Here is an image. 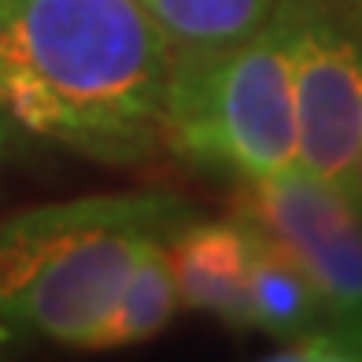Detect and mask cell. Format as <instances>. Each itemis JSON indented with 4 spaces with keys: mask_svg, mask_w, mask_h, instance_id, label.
<instances>
[{
    "mask_svg": "<svg viewBox=\"0 0 362 362\" xmlns=\"http://www.w3.org/2000/svg\"><path fill=\"white\" fill-rule=\"evenodd\" d=\"M170 71L141 0H0V119L19 141L144 163L163 148Z\"/></svg>",
    "mask_w": 362,
    "mask_h": 362,
    "instance_id": "cell-1",
    "label": "cell"
},
{
    "mask_svg": "<svg viewBox=\"0 0 362 362\" xmlns=\"http://www.w3.org/2000/svg\"><path fill=\"white\" fill-rule=\"evenodd\" d=\"M192 218L170 192H104L0 218V340L89 351L141 252Z\"/></svg>",
    "mask_w": 362,
    "mask_h": 362,
    "instance_id": "cell-2",
    "label": "cell"
},
{
    "mask_svg": "<svg viewBox=\"0 0 362 362\" xmlns=\"http://www.w3.org/2000/svg\"><path fill=\"white\" fill-rule=\"evenodd\" d=\"M163 148L233 181L296 167L292 34L281 4L248 41L174 59L163 100Z\"/></svg>",
    "mask_w": 362,
    "mask_h": 362,
    "instance_id": "cell-3",
    "label": "cell"
},
{
    "mask_svg": "<svg viewBox=\"0 0 362 362\" xmlns=\"http://www.w3.org/2000/svg\"><path fill=\"white\" fill-rule=\"evenodd\" d=\"M233 215L300 262L310 277L325 333L362 358V211L348 192L292 167L285 174L240 181Z\"/></svg>",
    "mask_w": 362,
    "mask_h": 362,
    "instance_id": "cell-4",
    "label": "cell"
},
{
    "mask_svg": "<svg viewBox=\"0 0 362 362\" xmlns=\"http://www.w3.org/2000/svg\"><path fill=\"white\" fill-rule=\"evenodd\" d=\"M292 34L296 167L355 192L362 156V37L325 0H281Z\"/></svg>",
    "mask_w": 362,
    "mask_h": 362,
    "instance_id": "cell-5",
    "label": "cell"
},
{
    "mask_svg": "<svg viewBox=\"0 0 362 362\" xmlns=\"http://www.w3.org/2000/svg\"><path fill=\"white\" fill-rule=\"evenodd\" d=\"M255 226L233 218H185L167 240L181 307L215 315L233 329H252Z\"/></svg>",
    "mask_w": 362,
    "mask_h": 362,
    "instance_id": "cell-6",
    "label": "cell"
},
{
    "mask_svg": "<svg viewBox=\"0 0 362 362\" xmlns=\"http://www.w3.org/2000/svg\"><path fill=\"white\" fill-rule=\"evenodd\" d=\"M163 30L174 59L226 52L259 34L281 0H141Z\"/></svg>",
    "mask_w": 362,
    "mask_h": 362,
    "instance_id": "cell-7",
    "label": "cell"
},
{
    "mask_svg": "<svg viewBox=\"0 0 362 362\" xmlns=\"http://www.w3.org/2000/svg\"><path fill=\"white\" fill-rule=\"evenodd\" d=\"M252 329H262L285 344L325 333V310L310 277L267 233H259L252 262Z\"/></svg>",
    "mask_w": 362,
    "mask_h": 362,
    "instance_id": "cell-8",
    "label": "cell"
},
{
    "mask_svg": "<svg viewBox=\"0 0 362 362\" xmlns=\"http://www.w3.org/2000/svg\"><path fill=\"white\" fill-rule=\"evenodd\" d=\"M167 240L170 237H159L141 252L137 267L129 270L126 285L119 292V300H115L107 318L100 322V329H96L89 351L134 348V344L152 340L156 333H163V329L170 325L174 310L181 307V296H177Z\"/></svg>",
    "mask_w": 362,
    "mask_h": 362,
    "instance_id": "cell-9",
    "label": "cell"
},
{
    "mask_svg": "<svg viewBox=\"0 0 362 362\" xmlns=\"http://www.w3.org/2000/svg\"><path fill=\"white\" fill-rule=\"evenodd\" d=\"M259 362H362V358L351 355L340 340H333L329 333H315V337L288 340L277 355H267Z\"/></svg>",
    "mask_w": 362,
    "mask_h": 362,
    "instance_id": "cell-10",
    "label": "cell"
},
{
    "mask_svg": "<svg viewBox=\"0 0 362 362\" xmlns=\"http://www.w3.org/2000/svg\"><path fill=\"white\" fill-rule=\"evenodd\" d=\"M325 4L333 8V11L340 15V19L348 23V26L355 30V34L362 37V0H325Z\"/></svg>",
    "mask_w": 362,
    "mask_h": 362,
    "instance_id": "cell-11",
    "label": "cell"
},
{
    "mask_svg": "<svg viewBox=\"0 0 362 362\" xmlns=\"http://www.w3.org/2000/svg\"><path fill=\"white\" fill-rule=\"evenodd\" d=\"M15 144H19V137H15V134H11V126H8L4 119H0V156H4V152H11Z\"/></svg>",
    "mask_w": 362,
    "mask_h": 362,
    "instance_id": "cell-12",
    "label": "cell"
},
{
    "mask_svg": "<svg viewBox=\"0 0 362 362\" xmlns=\"http://www.w3.org/2000/svg\"><path fill=\"white\" fill-rule=\"evenodd\" d=\"M351 200L362 207V156H358V174H355V192H351Z\"/></svg>",
    "mask_w": 362,
    "mask_h": 362,
    "instance_id": "cell-13",
    "label": "cell"
},
{
    "mask_svg": "<svg viewBox=\"0 0 362 362\" xmlns=\"http://www.w3.org/2000/svg\"><path fill=\"white\" fill-rule=\"evenodd\" d=\"M358 211H362V207H358Z\"/></svg>",
    "mask_w": 362,
    "mask_h": 362,
    "instance_id": "cell-14",
    "label": "cell"
}]
</instances>
